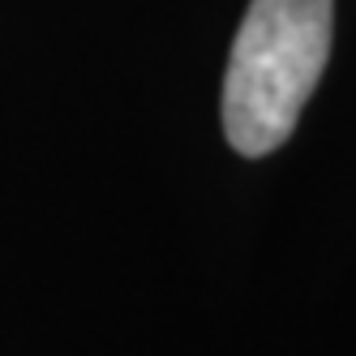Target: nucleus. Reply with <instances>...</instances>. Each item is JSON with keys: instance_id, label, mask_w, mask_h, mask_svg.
<instances>
[{"instance_id": "f257e3e1", "label": "nucleus", "mask_w": 356, "mask_h": 356, "mask_svg": "<svg viewBox=\"0 0 356 356\" xmlns=\"http://www.w3.org/2000/svg\"><path fill=\"white\" fill-rule=\"evenodd\" d=\"M335 0H253L223 73V134L236 155L279 150L330 56Z\"/></svg>"}]
</instances>
